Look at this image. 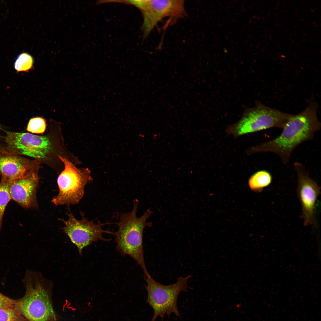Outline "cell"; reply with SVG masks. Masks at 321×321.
<instances>
[{
	"instance_id": "obj_1",
	"label": "cell",
	"mask_w": 321,
	"mask_h": 321,
	"mask_svg": "<svg viewBox=\"0 0 321 321\" xmlns=\"http://www.w3.org/2000/svg\"><path fill=\"white\" fill-rule=\"evenodd\" d=\"M318 105L310 103L302 112L292 114L282 128L281 133L273 139L250 147L249 155L261 152H271L278 155L282 162L286 164L295 149L299 145L313 138L321 129L317 116Z\"/></svg>"
},
{
	"instance_id": "obj_2",
	"label": "cell",
	"mask_w": 321,
	"mask_h": 321,
	"mask_svg": "<svg viewBox=\"0 0 321 321\" xmlns=\"http://www.w3.org/2000/svg\"><path fill=\"white\" fill-rule=\"evenodd\" d=\"M133 207L130 212L122 214L119 222L117 223L119 227L114 232L116 248L122 255H128L133 258L143 270L145 277L149 276L146 267L144 260L143 237L144 230L146 226L150 227L151 222H147L152 211L147 210L140 217L136 213L139 201L137 199L133 201Z\"/></svg>"
},
{
	"instance_id": "obj_3",
	"label": "cell",
	"mask_w": 321,
	"mask_h": 321,
	"mask_svg": "<svg viewBox=\"0 0 321 321\" xmlns=\"http://www.w3.org/2000/svg\"><path fill=\"white\" fill-rule=\"evenodd\" d=\"M26 291L16 308L28 321H54L48 288L50 282L40 273L27 271L23 279Z\"/></svg>"
},
{
	"instance_id": "obj_4",
	"label": "cell",
	"mask_w": 321,
	"mask_h": 321,
	"mask_svg": "<svg viewBox=\"0 0 321 321\" xmlns=\"http://www.w3.org/2000/svg\"><path fill=\"white\" fill-rule=\"evenodd\" d=\"M292 115L256 101L254 107L245 108L241 119L236 123L227 126L226 132L237 138L272 128L282 129Z\"/></svg>"
},
{
	"instance_id": "obj_5",
	"label": "cell",
	"mask_w": 321,
	"mask_h": 321,
	"mask_svg": "<svg viewBox=\"0 0 321 321\" xmlns=\"http://www.w3.org/2000/svg\"><path fill=\"white\" fill-rule=\"evenodd\" d=\"M191 277L190 275L180 276L176 283L168 285L158 283L150 275L145 277L147 293L146 302L154 312L151 321H155L158 317L163 318L166 315L169 317L173 313L181 318V315L177 308V299L181 292H186L190 288L187 282Z\"/></svg>"
},
{
	"instance_id": "obj_6",
	"label": "cell",
	"mask_w": 321,
	"mask_h": 321,
	"mask_svg": "<svg viewBox=\"0 0 321 321\" xmlns=\"http://www.w3.org/2000/svg\"><path fill=\"white\" fill-rule=\"evenodd\" d=\"M58 157L64 169L57 179L59 193L51 202L56 206L77 204L84 195L86 185L92 180L91 171L88 168L78 169L66 158L60 155Z\"/></svg>"
},
{
	"instance_id": "obj_7",
	"label": "cell",
	"mask_w": 321,
	"mask_h": 321,
	"mask_svg": "<svg viewBox=\"0 0 321 321\" xmlns=\"http://www.w3.org/2000/svg\"><path fill=\"white\" fill-rule=\"evenodd\" d=\"M128 3L138 7L142 13V27L145 37L163 19L169 18L171 22L186 15L183 0H133L129 1Z\"/></svg>"
},
{
	"instance_id": "obj_8",
	"label": "cell",
	"mask_w": 321,
	"mask_h": 321,
	"mask_svg": "<svg viewBox=\"0 0 321 321\" xmlns=\"http://www.w3.org/2000/svg\"><path fill=\"white\" fill-rule=\"evenodd\" d=\"M82 214V218L78 220L70 211L67 213L68 220H62L65 225L63 228L64 232L76 246L80 255L82 254L83 249L93 242L110 240L103 237V234L114 235V232L102 229L103 225L108 223H102L99 221L97 223H95L93 221L88 220Z\"/></svg>"
},
{
	"instance_id": "obj_9",
	"label": "cell",
	"mask_w": 321,
	"mask_h": 321,
	"mask_svg": "<svg viewBox=\"0 0 321 321\" xmlns=\"http://www.w3.org/2000/svg\"><path fill=\"white\" fill-rule=\"evenodd\" d=\"M294 166L297 175V193L301 206L304 225L317 227L318 223L315 210L317 200L321 192L320 187L309 176L302 164L295 162Z\"/></svg>"
},
{
	"instance_id": "obj_10",
	"label": "cell",
	"mask_w": 321,
	"mask_h": 321,
	"mask_svg": "<svg viewBox=\"0 0 321 321\" xmlns=\"http://www.w3.org/2000/svg\"><path fill=\"white\" fill-rule=\"evenodd\" d=\"M5 141L9 151L37 159L46 156L51 148V143L45 136L28 133L6 131Z\"/></svg>"
},
{
	"instance_id": "obj_11",
	"label": "cell",
	"mask_w": 321,
	"mask_h": 321,
	"mask_svg": "<svg viewBox=\"0 0 321 321\" xmlns=\"http://www.w3.org/2000/svg\"><path fill=\"white\" fill-rule=\"evenodd\" d=\"M38 160H32L0 148V175L1 180L11 182L36 172Z\"/></svg>"
},
{
	"instance_id": "obj_12",
	"label": "cell",
	"mask_w": 321,
	"mask_h": 321,
	"mask_svg": "<svg viewBox=\"0 0 321 321\" xmlns=\"http://www.w3.org/2000/svg\"><path fill=\"white\" fill-rule=\"evenodd\" d=\"M38 182L37 172L10 182L9 191L11 199L26 209L37 207L36 191Z\"/></svg>"
},
{
	"instance_id": "obj_13",
	"label": "cell",
	"mask_w": 321,
	"mask_h": 321,
	"mask_svg": "<svg viewBox=\"0 0 321 321\" xmlns=\"http://www.w3.org/2000/svg\"><path fill=\"white\" fill-rule=\"evenodd\" d=\"M272 176L268 171L262 170L257 171L249 178L248 184L252 191L261 192L271 183Z\"/></svg>"
},
{
	"instance_id": "obj_14",
	"label": "cell",
	"mask_w": 321,
	"mask_h": 321,
	"mask_svg": "<svg viewBox=\"0 0 321 321\" xmlns=\"http://www.w3.org/2000/svg\"><path fill=\"white\" fill-rule=\"evenodd\" d=\"M10 182L3 180H1L0 182V233L4 210L8 203L11 199L9 191Z\"/></svg>"
},
{
	"instance_id": "obj_15",
	"label": "cell",
	"mask_w": 321,
	"mask_h": 321,
	"mask_svg": "<svg viewBox=\"0 0 321 321\" xmlns=\"http://www.w3.org/2000/svg\"><path fill=\"white\" fill-rule=\"evenodd\" d=\"M34 62V59L31 55L23 53L17 56L14 63V68L18 72L28 71L32 68Z\"/></svg>"
},
{
	"instance_id": "obj_16",
	"label": "cell",
	"mask_w": 321,
	"mask_h": 321,
	"mask_svg": "<svg viewBox=\"0 0 321 321\" xmlns=\"http://www.w3.org/2000/svg\"><path fill=\"white\" fill-rule=\"evenodd\" d=\"M0 321H28L15 307L0 309Z\"/></svg>"
},
{
	"instance_id": "obj_17",
	"label": "cell",
	"mask_w": 321,
	"mask_h": 321,
	"mask_svg": "<svg viewBox=\"0 0 321 321\" xmlns=\"http://www.w3.org/2000/svg\"><path fill=\"white\" fill-rule=\"evenodd\" d=\"M46 128V122L42 117H37L31 119L28 123L27 130L34 133L41 134L44 132Z\"/></svg>"
},
{
	"instance_id": "obj_18",
	"label": "cell",
	"mask_w": 321,
	"mask_h": 321,
	"mask_svg": "<svg viewBox=\"0 0 321 321\" xmlns=\"http://www.w3.org/2000/svg\"><path fill=\"white\" fill-rule=\"evenodd\" d=\"M17 300L11 299L0 293V309L15 308Z\"/></svg>"
},
{
	"instance_id": "obj_19",
	"label": "cell",
	"mask_w": 321,
	"mask_h": 321,
	"mask_svg": "<svg viewBox=\"0 0 321 321\" xmlns=\"http://www.w3.org/2000/svg\"><path fill=\"white\" fill-rule=\"evenodd\" d=\"M163 318H162L161 321H163Z\"/></svg>"
}]
</instances>
